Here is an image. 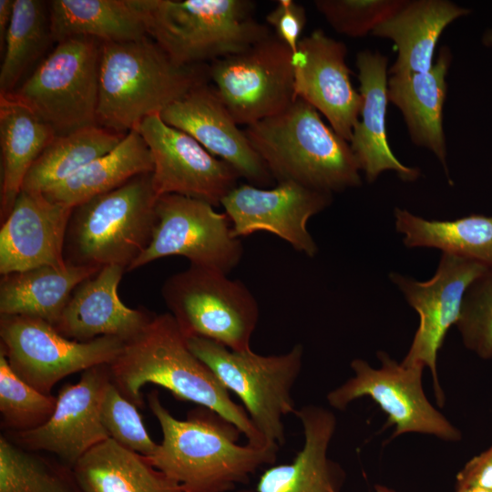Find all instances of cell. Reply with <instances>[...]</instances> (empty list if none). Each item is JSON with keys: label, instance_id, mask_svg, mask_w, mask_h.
<instances>
[{"label": "cell", "instance_id": "1", "mask_svg": "<svg viewBox=\"0 0 492 492\" xmlns=\"http://www.w3.org/2000/svg\"><path fill=\"white\" fill-rule=\"evenodd\" d=\"M111 380L138 408L144 407L141 388L148 383L169 390L180 401L207 407L234 424L255 446H268L243 406L190 349L169 313L155 314L143 330L125 343L109 364Z\"/></svg>", "mask_w": 492, "mask_h": 492}, {"label": "cell", "instance_id": "2", "mask_svg": "<svg viewBox=\"0 0 492 492\" xmlns=\"http://www.w3.org/2000/svg\"><path fill=\"white\" fill-rule=\"evenodd\" d=\"M148 403L162 432L156 453L148 459L182 492H227L276 461L279 446L239 445L241 430L207 407L198 405L180 420L162 405L158 391L148 395Z\"/></svg>", "mask_w": 492, "mask_h": 492}, {"label": "cell", "instance_id": "3", "mask_svg": "<svg viewBox=\"0 0 492 492\" xmlns=\"http://www.w3.org/2000/svg\"><path fill=\"white\" fill-rule=\"evenodd\" d=\"M209 79V65H178L149 36L101 42L97 124L125 135Z\"/></svg>", "mask_w": 492, "mask_h": 492}, {"label": "cell", "instance_id": "4", "mask_svg": "<svg viewBox=\"0 0 492 492\" xmlns=\"http://www.w3.org/2000/svg\"><path fill=\"white\" fill-rule=\"evenodd\" d=\"M243 131L277 182L292 181L330 194L362 183L350 143L303 99L296 98Z\"/></svg>", "mask_w": 492, "mask_h": 492}, {"label": "cell", "instance_id": "5", "mask_svg": "<svg viewBox=\"0 0 492 492\" xmlns=\"http://www.w3.org/2000/svg\"><path fill=\"white\" fill-rule=\"evenodd\" d=\"M150 36L178 65L205 64L271 35L247 0H131Z\"/></svg>", "mask_w": 492, "mask_h": 492}, {"label": "cell", "instance_id": "6", "mask_svg": "<svg viewBox=\"0 0 492 492\" xmlns=\"http://www.w3.org/2000/svg\"><path fill=\"white\" fill-rule=\"evenodd\" d=\"M159 196L152 172L73 208L64 255L67 263L128 269L149 245L157 221Z\"/></svg>", "mask_w": 492, "mask_h": 492}, {"label": "cell", "instance_id": "7", "mask_svg": "<svg viewBox=\"0 0 492 492\" xmlns=\"http://www.w3.org/2000/svg\"><path fill=\"white\" fill-rule=\"evenodd\" d=\"M192 353L243 404L253 425L269 445L285 442L284 416L295 414L292 395L302 366L303 347L261 355L251 349L237 352L202 337L187 338Z\"/></svg>", "mask_w": 492, "mask_h": 492}, {"label": "cell", "instance_id": "8", "mask_svg": "<svg viewBox=\"0 0 492 492\" xmlns=\"http://www.w3.org/2000/svg\"><path fill=\"white\" fill-rule=\"evenodd\" d=\"M161 295L187 338L210 339L237 352L251 349L260 310L241 281L213 269L190 265L165 280Z\"/></svg>", "mask_w": 492, "mask_h": 492}, {"label": "cell", "instance_id": "9", "mask_svg": "<svg viewBox=\"0 0 492 492\" xmlns=\"http://www.w3.org/2000/svg\"><path fill=\"white\" fill-rule=\"evenodd\" d=\"M56 44L13 94L60 136L97 125L101 42L77 36Z\"/></svg>", "mask_w": 492, "mask_h": 492}, {"label": "cell", "instance_id": "10", "mask_svg": "<svg viewBox=\"0 0 492 492\" xmlns=\"http://www.w3.org/2000/svg\"><path fill=\"white\" fill-rule=\"evenodd\" d=\"M380 368L363 359H354L350 366L354 375L330 391L329 405L344 410L353 401L370 397L387 415L384 427L395 425L390 440L408 433L434 436L441 440L457 442L462 434L426 398L422 375L424 367L405 366L383 351L377 353Z\"/></svg>", "mask_w": 492, "mask_h": 492}, {"label": "cell", "instance_id": "11", "mask_svg": "<svg viewBox=\"0 0 492 492\" xmlns=\"http://www.w3.org/2000/svg\"><path fill=\"white\" fill-rule=\"evenodd\" d=\"M2 352L14 372L43 394L67 375L110 364L125 342L101 336L87 342L70 340L47 322L24 315H0Z\"/></svg>", "mask_w": 492, "mask_h": 492}, {"label": "cell", "instance_id": "12", "mask_svg": "<svg viewBox=\"0 0 492 492\" xmlns=\"http://www.w3.org/2000/svg\"><path fill=\"white\" fill-rule=\"evenodd\" d=\"M210 203L179 194H164L156 205L157 221L147 248L128 272L167 256H182L190 265L229 274L240 263L243 247L231 221Z\"/></svg>", "mask_w": 492, "mask_h": 492}, {"label": "cell", "instance_id": "13", "mask_svg": "<svg viewBox=\"0 0 492 492\" xmlns=\"http://www.w3.org/2000/svg\"><path fill=\"white\" fill-rule=\"evenodd\" d=\"M292 52L272 34L209 65V78L238 125L274 116L295 99Z\"/></svg>", "mask_w": 492, "mask_h": 492}, {"label": "cell", "instance_id": "14", "mask_svg": "<svg viewBox=\"0 0 492 492\" xmlns=\"http://www.w3.org/2000/svg\"><path fill=\"white\" fill-rule=\"evenodd\" d=\"M487 268L477 261L443 252L435 275L419 282L399 273L391 281L419 315V325L410 348L401 362L405 366L429 368L437 404L445 405V394L437 374V355L448 329L459 318L469 285Z\"/></svg>", "mask_w": 492, "mask_h": 492}, {"label": "cell", "instance_id": "15", "mask_svg": "<svg viewBox=\"0 0 492 492\" xmlns=\"http://www.w3.org/2000/svg\"><path fill=\"white\" fill-rule=\"evenodd\" d=\"M332 194L292 181H281L271 189L237 185L221 200L234 237L258 231L275 234L295 251L314 257L318 247L307 229L308 220L326 209Z\"/></svg>", "mask_w": 492, "mask_h": 492}, {"label": "cell", "instance_id": "16", "mask_svg": "<svg viewBox=\"0 0 492 492\" xmlns=\"http://www.w3.org/2000/svg\"><path fill=\"white\" fill-rule=\"evenodd\" d=\"M153 160L158 196L179 194L220 205L240 176L187 133L166 124L159 114L144 118L137 129Z\"/></svg>", "mask_w": 492, "mask_h": 492}, {"label": "cell", "instance_id": "17", "mask_svg": "<svg viewBox=\"0 0 492 492\" xmlns=\"http://www.w3.org/2000/svg\"><path fill=\"white\" fill-rule=\"evenodd\" d=\"M111 382L109 364L85 370L77 384L63 386L53 415L42 425L7 431L6 437L30 451H46L73 466L91 448L109 438L100 418V405Z\"/></svg>", "mask_w": 492, "mask_h": 492}, {"label": "cell", "instance_id": "18", "mask_svg": "<svg viewBox=\"0 0 492 492\" xmlns=\"http://www.w3.org/2000/svg\"><path fill=\"white\" fill-rule=\"evenodd\" d=\"M345 56L343 43L317 29L301 38L292 64L295 97L316 108L349 142L359 118L362 97L353 87Z\"/></svg>", "mask_w": 492, "mask_h": 492}, {"label": "cell", "instance_id": "19", "mask_svg": "<svg viewBox=\"0 0 492 492\" xmlns=\"http://www.w3.org/2000/svg\"><path fill=\"white\" fill-rule=\"evenodd\" d=\"M159 115L166 124L190 135L250 184L263 188L272 182L266 165L208 82L191 88Z\"/></svg>", "mask_w": 492, "mask_h": 492}, {"label": "cell", "instance_id": "20", "mask_svg": "<svg viewBox=\"0 0 492 492\" xmlns=\"http://www.w3.org/2000/svg\"><path fill=\"white\" fill-rule=\"evenodd\" d=\"M72 210L43 192L21 190L1 223V275L41 266L66 267L64 249Z\"/></svg>", "mask_w": 492, "mask_h": 492}, {"label": "cell", "instance_id": "21", "mask_svg": "<svg viewBox=\"0 0 492 492\" xmlns=\"http://www.w3.org/2000/svg\"><path fill=\"white\" fill-rule=\"evenodd\" d=\"M125 272L119 265L103 266L77 285L54 325L56 330L77 342L115 336L127 343L137 336L155 313L121 302L118 287Z\"/></svg>", "mask_w": 492, "mask_h": 492}, {"label": "cell", "instance_id": "22", "mask_svg": "<svg viewBox=\"0 0 492 492\" xmlns=\"http://www.w3.org/2000/svg\"><path fill=\"white\" fill-rule=\"evenodd\" d=\"M387 56L364 50L356 56L362 106L349 141L368 182L385 170H394L405 181H414L420 170L401 163L388 144L386 109L388 99Z\"/></svg>", "mask_w": 492, "mask_h": 492}, {"label": "cell", "instance_id": "23", "mask_svg": "<svg viewBox=\"0 0 492 492\" xmlns=\"http://www.w3.org/2000/svg\"><path fill=\"white\" fill-rule=\"evenodd\" d=\"M294 415L302 426V447L292 463L268 467L260 477L257 492H339L344 471L328 456L335 415L314 405L302 406Z\"/></svg>", "mask_w": 492, "mask_h": 492}, {"label": "cell", "instance_id": "24", "mask_svg": "<svg viewBox=\"0 0 492 492\" xmlns=\"http://www.w3.org/2000/svg\"><path fill=\"white\" fill-rule=\"evenodd\" d=\"M451 61L450 49L442 46L428 71L394 75L388 79V99L402 112L413 143L433 152L446 174L443 108Z\"/></svg>", "mask_w": 492, "mask_h": 492}, {"label": "cell", "instance_id": "25", "mask_svg": "<svg viewBox=\"0 0 492 492\" xmlns=\"http://www.w3.org/2000/svg\"><path fill=\"white\" fill-rule=\"evenodd\" d=\"M470 11L447 0L406 1L395 14L378 26L373 36L393 41L397 57L391 76L428 71L435 48L446 27Z\"/></svg>", "mask_w": 492, "mask_h": 492}, {"label": "cell", "instance_id": "26", "mask_svg": "<svg viewBox=\"0 0 492 492\" xmlns=\"http://www.w3.org/2000/svg\"><path fill=\"white\" fill-rule=\"evenodd\" d=\"M54 130L13 93L0 94L1 223L10 214L35 160Z\"/></svg>", "mask_w": 492, "mask_h": 492}, {"label": "cell", "instance_id": "27", "mask_svg": "<svg viewBox=\"0 0 492 492\" xmlns=\"http://www.w3.org/2000/svg\"><path fill=\"white\" fill-rule=\"evenodd\" d=\"M99 269L67 263L64 268L41 266L4 274L0 280V315L39 318L54 326L74 290Z\"/></svg>", "mask_w": 492, "mask_h": 492}, {"label": "cell", "instance_id": "28", "mask_svg": "<svg viewBox=\"0 0 492 492\" xmlns=\"http://www.w3.org/2000/svg\"><path fill=\"white\" fill-rule=\"evenodd\" d=\"M73 470L84 492H182L148 457L111 438L87 452Z\"/></svg>", "mask_w": 492, "mask_h": 492}, {"label": "cell", "instance_id": "29", "mask_svg": "<svg viewBox=\"0 0 492 492\" xmlns=\"http://www.w3.org/2000/svg\"><path fill=\"white\" fill-rule=\"evenodd\" d=\"M48 20L51 39L56 43L77 36L122 42L148 36L131 0H54Z\"/></svg>", "mask_w": 492, "mask_h": 492}, {"label": "cell", "instance_id": "30", "mask_svg": "<svg viewBox=\"0 0 492 492\" xmlns=\"http://www.w3.org/2000/svg\"><path fill=\"white\" fill-rule=\"evenodd\" d=\"M152 171L150 150L142 136L134 129L127 133L110 152L43 193L51 201L74 208L119 187L135 176Z\"/></svg>", "mask_w": 492, "mask_h": 492}, {"label": "cell", "instance_id": "31", "mask_svg": "<svg viewBox=\"0 0 492 492\" xmlns=\"http://www.w3.org/2000/svg\"><path fill=\"white\" fill-rule=\"evenodd\" d=\"M396 231L408 248H436L492 268V216L471 214L454 220H431L396 208Z\"/></svg>", "mask_w": 492, "mask_h": 492}, {"label": "cell", "instance_id": "32", "mask_svg": "<svg viewBox=\"0 0 492 492\" xmlns=\"http://www.w3.org/2000/svg\"><path fill=\"white\" fill-rule=\"evenodd\" d=\"M125 135L95 125L56 136L31 166L22 190L44 192L110 152Z\"/></svg>", "mask_w": 492, "mask_h": 492}, {"label": "cell", "instance_id": "33", "mask_svg": "<svg viewBox=\"0 0 492 492\" xmlns=\"http://www.w3.org/2000/svg\"><path fill=\"white\" fill-rule=\"evenodd\" d=\"M0 492H84L73 467L0 437Z\"/></svg>", "mask_w": 492, "mask_h": 492}, {"label": "cell", "instance_id": "34", "mask_svg": "<svg viewBox=\"0 0 492 492\" xmlns=\"http://www.w3.org/2000/svg\"><path fill=\"white\" fill-rule=\"evenodd\" d=\"M49 40V20L43 2L15 0L0 68V94L16 89L18 81L41 56Z\"/></svg>", "mask_w": 492, "mask_h": 492}, {"label": "cell", "instance_id": "35", "mask_svg": "<svg viewBox=\"0 0 492 492\" xmlns=\"http://www.w3.org/2000/svg\"><path fill=\"white\" fill-rule=\"evenodd\" d=\"M57 398L43 394L20 378L0 352L1 426L26 431L44 425L53 415Z\"/></svg>", "mask_w": 492, "mask_h": 492}, {"label": "cell", "instance_id": "36", "mask_svg": "<svg viewBox=\"0 0 492 492\" xmlns=\"http://www.w3.org/2000/svg\"><path fill=\"white\" fill-rule=\"evenodd\" d=\"M466 349L479 358H492V268L467 288L456 323Z\"/></svg>", "mask_w": 492, "mask_h": 492}, {"label": "cell", "instance_id": "37", "mask_svg": "<svg viewBox=\"0 0 492 492\" xmlns=\"http://www.w3.org/2000/svg\"><path fill=\"white\" fill-rule=\"evenodd\" d=\"M100 418L109 438L121 446L146 457L156 453L159 444L148 434L138 407L123 396L112 380L102 397Z\"/></svg>", "mask_w": 492, "mask_h": 492}, {"label": "cell", "instance_id": "38", "mask_svg": "<svg viewBox=\"0 0 492 492\" xmlns=\"http://www.w3.org/2000/svg\"><path fill=\"white\" fill-rule=\"evenodd\" d=\"M406 0H317L314 5L338 33L362 37L402 8Z\"/></svg>", "mask_w": 492, "mask_h": 492}, {"label": "cell", "instance_id": "39", "mask_svg": "<svg viewBox=\"0 0 492 492\" xmlns=\"http://www.w3.org/2000/svg\"><path fill=\"white\" fill-rule=\"evenodd\" d=\"M266 21L274 28L275 36L294 54L306 23L303 6L292 0H279Z\"/></svg>", "mask_w": 492, "mask_h": 492}, {"label": "cell", "instance_id": "40", "mask_svg": "<svg viewBox=\"0 0 492 492\" xmlns=\"http://www.w3.org/2000/svg\"><path fill=\"white\" fill-rule=\"evenodd\" d=\"M480 487L492 491V444L472 457L456 474V488Z\"/></svg>", "mask_w": 492, "mask_h": 492}, {"label": "cell", "instance_id": "41", "mask_svg": "<svg viewBox=\"0 0 492 492\" xmlns=\"http://www.w3.org/2000/svg\"><path fill=\"white\" fill-rule=\"evenodd\" d=\"M15 0H0V49H5V43L14 13Z\"/></svg>", "mask_w": 492, "mask_h": 492}, {"label": "cell", "instance_id": "42", "mask_svg": "<svg viewBox=\"0 0 492 492\" xmlns=\"http://www.w3.org/2000/svg\"><path fill=\"white\" fill-rule=\"evenodd\" d=\"M482 42L486 46L492 47V28L484 34Z\"/></svg>", "mask_w": 492, "mask_h": 492}, {"label": "cell", "instance_id": "43", "mask_svg": "<svg viewBox=\"0 0 492 492\" xmlns=\"http://www.w3.org/2000/svg\"><path fill=\"white\" fill-rule=\"evenodd\" d=\"M456 492H492V491L480 488V487H458V488H456Z\"/></svg>", "mask_w": 492, "mask_h": 492}, {"label": "cell", "instance_id": "44", "mask_svg": "<svg viewBox=\"0 0 492 492\" xmlns=\"http://www.w3.org/2000/svg\"><path fill=\"white\" fill-rule=\"evenodd\" d=\"M374 490L375 492H397L396 490L390 488L386 486H383V485H376L374 487ZM334 492H337V491H334Z\"/></svg>", "mask_w": 492, "mask_h": 492}]
</instances>
